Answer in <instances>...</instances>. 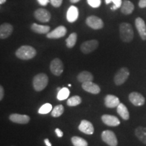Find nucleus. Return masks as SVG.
<instances>
[{
    "instance_id": "f257e3e1",
    "label": "nucleus",
    "mask_w": 146,
    "mask_h": 146,
    "mask_svg": "<svg viewBox=\"0 0 146 146\" xmlns=\"http://www.w3.org/2000/svg\"><path fill=\"white\" fill-rule=\"evenodd\" d=\"M16 56L23 60H29L33 58L36 56L35 49L30 45H23L16 51Z\"/></svg>"
},
{
    "instance_id": "4be33fe9",
    "label": "nucleus",
    "mask_w": 146,
    "mask_h": 146,
    "mask_svg": "<svg viewBox=\"0 0 146 146\" xmlns=\"http://www.w3.org/2000/svg\"><path fill=\"white\" fill-rule=\"evenodd\" d=\"M77 80L80 83H85V82L93 81L94 80V76L90 72L84 70L82 71L78 74Z\"/></svg>"
},
{
    "instance_id": "b1692460",
    "label": "nucleus",
    "mask_w": 146,
    "mask_h": 146,
    "mask_svg": "<svg viewBox=\"0 0 146 146\" xmlns=\"http://www.w3.org/2000/svg\"><path fill=\"white\" fill-rule=\"evenodd\" d=\"M135 135L142 143L146 145V128L139 127L135 131Z\"/></svg>"
},
{
    "instance_id": "4468645a",
    "label": "nucleus",
    "mask_w": 146,
    "mask_h": 146,
    "mask_svg": "<svg viewBox=\"0 0 146 146\" xmlns=\"http://www.w3.org/2000/svg\"><path fill=\"white\" fill-rule=\"evenodd\" d=\"M102 120L105 125L109 127H117L120 124L119 119L116 116L110 114L102 115Z\"/></svg>"
},
{
    "instance_id": "1a4fd4ad",
    "label": "nucleus",
    "mask_w": 146,
    "mask_h": 146,
    "mask_svg": "<svg viewBox=\"0 0 146 146\" xmlns=\"http://www.w3.org/2000/svg\"><path fill=\"white\" fill-rule=\"evenodd\" d=\"M34 16L37 21L41 22V23H48L51 19L50 12L43 8H39L35 10Z\"/></svg>"
},
{
    "instance_id": "ddd939ff",
    "label": "nucleus",
    "mask_w": 146,
    "mask_h": 146,
    "mask_svg": "<svg viewBox=\"0 0 146 146\" xmlns=\"http://www.w3.org/2000/svg\"><path fill=\"white\" fill-rule=\"evenodd\" d=\"M9 119L14 123L25 125L30 121V117L26 114H12L9 116Z\"/></svg>"
},
{
    "instance_id": "6e6552de",
    "label": "nucleus",
    "mask_w": 146,
    "mask_h": 146,
    "mask_svg": "<svg viewBox=\"0 0 146 146\" xmlns=\"http://www.w3.org/2000/svg\"><path fill=\"white\" fill-rule=\"evenodd\" d=\"M86 24L90 28L98 30L104 27V22L101 18L96 16H90L86 19Z\"/></svg>"
},
{
    "instance_id": "a19ab883",
    "label": "nucleus",
    "mask_w": 146,
    "mask_h": 146,
    "mask_svg": "<svg viewBox=\"0 0 146 146\" xmlns=\"http://www.w3.org/2000/svg\"><path fill=\"white\" fill-rule=\"evenodd\" d=\"M5 1H6V0H0V4H1V5L3 4V3H4Z\"/></svg>"
},
{
    "instance_id": "e433bc0d",
    "label": "nucleus",
    "mask_w": 146,
    "mask_h": 146,
    "mask_svg": "<svg viewBox=\"0 0 146 146\" xmlns=\"http://www.w3.org/2000/svg\"><path fill=\"white\" fill-rule=\"evenodd\" d=\"M3 96H4V89H3V87L0 86V100H2L3 98Z\"/></svg>"
},
{
    "instance_id": "39448f33",
    "label": "nucleus",
    "mask_w": 146,
    "mask_h": 146,
    "mask_svg": "<svg viewBox=\"0 0 146 146\" xmlns=\"http://www.w3.org/2000/svg\"><path fill=\"white\" fill-rule=\"evenodd\" d=\"M102 139L104 142L110 146H117L118 140L115 133L112 131L106 130L102 133Z\"/></svg>"
},
{
    "instance_id": "bb28decb",
    "label": "nucleus",
    "mask_w": 146,
    "mask_h": 146,
    "mask_svg": "<svg viewBox=\"0 0 146 146\" xmlns=\"http://www.w3.org/2000/svg\"><path fill=\"white\" fill-rule=\"evenodd\" d=\"M81 102H82V99L81 97L78 96H74L71 97V98L68 99V101H67V105L70 107L76 106L79 105Z\"/></svg>"
},
{
    "instance_id": "473e14b6",
    "label": "nucleus",
    "mask_w": 146,
    "mask_h": 146,
    "mask_svg": "<svg viewBox=\"0 0 146 146\" xmlns=\"http://www.w3.org/2000/svg\"><path fill=\"white\" fill-rule=\"evenodd\" d=\"M63 0H50V3L55 8H59L62 3Z\"/></svg>"
},
{
    "instance_id": "c756f323",
    "label": "nucleus",
    "mask_w": 146,
    "mask_h": 146,
    "mask_svg": "<svg viewBox=\"0 0 146 146\" xmlns=\"http://www.w3.org/2000/svg\"><path fill=\"white\" fill-rule=\"evenodd\" d=\"M52 104H50L49 103H47V104H43L41 108H40L39 111H38V112L41 114H48L49 112H50L51 111H52Z\"/></svg>"
},
{
    "instance_id": "4c0bfd02",
    "label": "nucleus",
    "mask_w": 146,
    "mask_h": 146,
    "mask_svg": "<svg viewBox=\"0 0 146 146\" xmlns=\"http://www.w3.org/2000/svg\"><path fill=\"white\" fill-rule=\"evenodd\" d=\"M44 142H45V144L47 146H52V143H50V140H49L48 139H45L44 140Z\"/></svg>"
},
{
    "instance_id": "2eb2a0df",
    "label": "nucleus",
    "mask_w": 146,
    "mask_h": 146,
    "mask_svg": "<svg viewBox=\"0 0 146 146\" xmlns=\"http://www.w3.org/2000/svg\"><path fill=\"white\" fill-rule=\"evenodd\" d=\"M82 88L87 92L92 94H98L101 91L100 86L97 84L93 83L92 81L85 82L82 84Z\"/></svg>"
},
{
    "instance_id": "5701e85b",
    "label": "nucleus",
    "mask_w": 146,
    "mask_h": 146,
    "mask_svg": "<svg viewBox=\"0 0 146 146\" xmlns=\"http://www.w3.org/2000/svg\"><path fill=\"white\" fill-rule=\"evenodd\" d=\"M118 114L120 115V116L125 120H127L129 119V112L127 108L123 103H120L119 105L117 106L116 108Z\"/></svg>"
},
{
    "instance_id": "7ed1b4c3",
    "label": "nucleus",
    "mask_w": 146,
    "mask_h": 146,
    "mask_svg": "<svg viewBox=\"0 0 146 146\" xmlns=\"http://www.w3.org/2000/svg\"><path fill=\"white\" fill-rule=\"evenodd\" d=\"M48 82V76L44 73H39L35 76L33 78V88L36 91H41L47 87Z\"/></svg>"
},
{
    "instance_id": "ea45409f",
    "label": "nucleus",
    "mask_w": 146,
    "mask_h": 146,
    "mask_svg": "<svg viewBox=\"0 0 146 146\" xmlns=\"http://www.w3.org/2000/svg\"><path fill=\"white\" fill-rule=\"evenodd\" d=\"M105 2L106 4H109V3L112 2V0H105Z\"/></svg>"
},
{
    "instance_id": "20e7f679",
    "label": "nucleus",
    "mask_w": 146,
    "mask_h": 146,
    "mask_svg": "<svg viewBox=\"0 0 146 146\" xmlns=\"http://www.w3.org/2000/svg\"><path fill=\"white\" fill-rule=\"evenodd\" d=\"M129 76V69L126 67H123L120 68L116 74H115L114 77V83L116 85H121L125 83Z\"/></svg>"
},
{
    "instance_id": "cd10ccee",
    "label": "nucleus",
    "mask_w": 146,
    "mask_h": 146,
    "mask_svg": "<svg viewBox=\"0 0 146 146\" xmlns=\"http://www.w3.org/2000/svg\"><path fill=\"white\" fill-rule=\"evenodd\" d=\"M69 95H70V91H69V89L66 88V87H63V88H62L58 91L57 98L58 100L62 101V100L67 99Z\"/></svg>"
},
{
    "instance_id": "f8f14e48",
    "label": "nucleus",
    "mask_w": 146,
    "mask_h": 146,
    "mask_svg": "<svg viewBox=\"0 0 146 146\" xmlns=\"http://www.w3.org/2000/svg\"><path fill=\"white\" fill-rule=\"evenodd\" d=\"M135 27L137 30L143 41L146 40V25L145 21L141 18L138 17L135 19Z\"/></svg>"
},
{
    "instance_id": "c85d7f7f",
    "label": "nucleus",
    "mask_w": 146,
    "mask_h": 146,
    "mask_svg": "<svg viewBox=\"0 0 146 146\" xmlns=\"http://www.w3.org/2000/svg\"><path fill=\"white\" fill-rule=\"evenodd\" d=\"M64 111V108L63 105L60 104L56 106L52 110V116L55 118L59 117L61 115H62Z\"/></svg>"
},
{
    "instance_id": "f704fd0d",
    "label": "nucleus",
    "mask_w": 146,
    "mask_h": 146,
    "mask_svg": "<svg viewBox=\"0 0 146 146\" xmlns=\"http://www.w3.org/2000/svg\"><path fill=\"white\" fill-rule=\"evenodd\" d=\"M55 132H56V135H57V136L58 137H62L63 135H64L62 131L60 130V129H58V128L55 129Z\"/></svg>"
},
{
    "instance_id": "c9c22d12",
    "label": "nucleus",
    "mask_w": 146,
    "mask_h": 146,
    "mask_svg": "<svg viewBox=\"0 0 146 146\" xmlns=\"http://www.w3.org/2000/svg\"><path fill=\"white\" fill-rule=\"evenodd\" d=\"M37 1L40 5L45 6L49 3V1H50V0H37Z\"/></svg>"
},
{
    "instance_id": "393cba45",
    "label": "nucleus",
    "mask_w": 146,
    "mask_h": 146,
    "mask_svg": "<svg viewBox=\"0 0 146 146\" xmlns=\"http://www.w3.org/2000/svg\"><path fill=\"white\" fill-rule=\"evenodd\" d=\"M77 40V34L76 33H71L68 38L66 39V46L68 48H72L74 46Z\"/></svg>"
},
{
    "instance_id": "0eeeda50",
    "label": "nucleus",
    "mask_w": 146,
    "mask_h": 146,
    "mask_svg": "<svg viewBox=\"0 0 146 146\" xmlns=\"http://www.w3.org/2000/svg\"><path fill=\"white\" fill-rule=\"evenodd\" d=\"M50 71L55 76H60L64 70V64L59 58H55L51 62L50 66Z\"/></svg>"
},
{
    "instance_id": "423d86ee",
    "label": "nucleus",
    "mask_w": 146,
    "mask_h": 146,
    "mask_svg": "<svg viewBox=\"0 0 146 146\" xmlns=\"http://www.w3.org/2000/svg\"><path fill=\"white\" fill-rule=\"evenodd\" d=\"M98 45H99V43L97 40H89L82 43L81 45V50L83 54H88L96 50L98 48Z\"/></svg>"
},
{
    "instance_id": "aec40b11",
    "label": "nucleus",
    "mask_w": 146,
    "mask_h": 146,
    "mask_svg": "<svg viewBox=\"0 0 146 146\" xmlns=\"http://www.w3.org/2000/svg\"><path fill=\"white\" fill-rule=\"evenodd\" d=\"M134 5L131 1L129 0H125L123 1L121 7H120V11L121 12L125 15H129L131 14L134 10Z\"/></svg>"
},
{
    "instance_id": "72a5a7b5",
    "label": "nucleus",
    "mask_w": 146,
    "mask_h": 146,
    "mask_svg": "<svg viewBox=\"0 0 146 146\" xmlns=\"http://www.w3.org/2000/svg\"><path fill=\"white\" fill-rule=\"evenodd\" d=\"M139 7L141 8H146V0H140L139 1Z\"/></svg>"
},
{
    "instance_id": "f3484780",
    "label": "nucleus",
    "mask_w": 146,
    "mask_h": 146,
    "mask_svg": "<svg viewBox=\"0 0 146 146\" xmlns=\"http://www.w3.org/2000/svg\"><path fill=\"white\" fill-rule=\"evenodd\" d=\"M13 32V27L9 23H3L0 26V38L5 39L12 35Z\"/></svg>"
},
{
    "instance_id": "79ce46f5",
    "label": "nucleus",
    "mask_w": 146,
    "mask_h": 146,
    "mask_svg": "<svg viewBox=\"0 0 146 146\" xmlns=\"http://www.w3.org/2000/svg\"><path fill=\"white\" fill-rule=\"evenodd\" d=\"M61 89H62V88H60V87H58V91H59Z\"/></svg>"
},
{
    "instance_id": "dca6fc26",
    "label": "nucleus",
    "mask_w": 146,
    "mask_h": 146,
    "mask_svg": "<svg viewBox=\"0 0 146 146\" xmlns=\"http://www.w3.org/2000/svg\"><path fill=\"white\" fill-rule=\"evenodd\" d=\"M78 130L87 135H92L94 133V127L91 122L87 120H82L79 126Z\"/></svg>"
},
{
    "instance_id": "6ab92c4d",
    "label": "nucleus",
    "mask_w": 146,
    "mask_h": 146,
    "mask_svg": "<svg viewBox=\"0 0 146 146\" xmlns=\"http://www.w3.org/2000/svg\"><path fill=\"white\" fill-rule=\"evenodd\" d=\"M78 8L74 5H71L70 8H68L66 13V19L69 23H74L76 20L78 19Z\"/></svg>"
},
{
    "instance_id": "7c9ffc66",
    "label": "nucleus",
    "mask_w": 146,
    "mask_h": 146,
    "mask_svg": "<svg viewBox=\"0 0 146 146\" xmlns=\"http://www.w3.org/2000/svg\"><path fill=\"white\" fill-rule=\"evenodd\" d=\"M87 3L92 8H99L101 5L102 0H87Z\"/></svg>"
},
{
    "instance_id": "f03ea898",
    "label": "nucleus",
    "mask_w": 146,
    "mask_h": 146,
    "mask_svg": "<svg viewBox=\"0 0 146 146\" xmlns=\"http://www.w3.org/2000/svg\"><path fill=\"white\" fill-rule=\"evenodd\" d=\"M120 37L121 40L126 43L131 42L134 36L133 27L129 23H123L120 25Z\"/></svg>"
},
{
    "instance_id": "9d476101",
    "label": "nucleus",
    "mask_w": 146,
    "mask_h": 146,
    "mask_svg": "<svg viewBox=\"0 0 146 146\" xmlns=\"http://www.w3.org/2000/svg\"><path fill=\"white\" fill-rule=\"evenodd\" d=\"M129 100L135 106H141L145 104V98L138 92H132L129 94Z\"/></svg>"
},
{
    "instance_id": "a878e982",
    "label": "nucleus",
    "mask_w": 146,
    "mask_h": 146,
    "mask_svg": "<svg viewBox=\"0 0 146 146\" xmlns=\"http://www.w3.org/2000/svg\"><path fill=\"white\" fill-rule=\"evenodd\" d=\"M71 141L74 146H88V143L84 139L78 136H74L71 138Z\"/></svg>"
},
{
    "instance_id": "9b49d317",
    "label": "nucleus",
    "mask_w": 146,
    "mask_h": 146,
    "mask_svg": "<svg viewBox=\"0 0 146 146\" xmlns=\"http://www.w3.org/2000/svg\"><path fill=\"white\" fill-rule=\"evenodd\" d=\"M66 28L64 26H59L56 28L52 31L49 32L47 34V37L48 39H60L63 37L66 34Z\"/></svg>"
},
{
    "instance_id": "a211bd4d",
    "label": "nucleus",
    "mask_w": 146,
    "mask_h": 146,
    "mask_svg": "<svg viewBox=\"0 0 146 146\" xmlns=\"http://www.w3.org/2000/svg\"><path fill=\"white\" fill-rule=\"evenodd\" d=\"M105 106L108 108H117L119 105L120 100L116 96L113 95H107L104 99Z\"/></svg>"
},
{
    "instance_id": "58836bf2",
    "label": "nucleus",
    "mask_w": 146,
    "mask_h": 146,
    "mask_svg": "<svg viewBox=\"0 0 146 146\" xmlns=\"http://www.w3.org/2000/svg\"><path fill=\"white\" fill-rule=\"evenodd\" d=\"M80 0H70V1L71 3H77V2H78V1H79Z\"/></svg>"
},
{
    "instance_id": "412c9836",
    "label": "nucleus",
    "mask_w": 146,
    "mask_h": 146,
    "mask_svg": "<svg viewBox=\"0 0 146 146\" xmlns=\"http://www.w3.org/2000/svg\"><path fill=\"white\" fill-rule=\"evenodd\" d=\"M31 29L33 31L38 34H47L50 31V27L47 25H40L38 24H32Z\"/></svg>"
},
{
    "instance_id": "2f4dec72",
    "label": "nucleus",
    "mask_w": 146,
    "mask_h": 146,
    "mask_svg": "<svg viewBox=\"0 0 146 146\" xmlns=\"http://www.w3.org/2000/svg\"><path fill=\"white\" fill-rule=\"evenodd\" d=\"M112 3H114V5L111 8V10H115L121 7L123 1L122 0H112Z\"/></svg>"
}]
</instances>
